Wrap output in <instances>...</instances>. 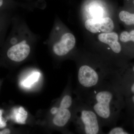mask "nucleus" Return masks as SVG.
Returning a JSON list of instances; mask_svg holds the SVG:
<instances>
[{"label": "nucleus", "mask_w": 134, "mask_h": 134, "mask_svg": "<svg viewBox=\"0 0 134 134\" xmlns=\"http://www.w3.org/2000/svg\"><path fill=\"white\" fill-rule=\"evenodd\" d=\"M131 101H132V103H133V104L134 105V94L133 96H132V98H131Z\"/></svg>", "instance_id": "obj_22"}, {"label": "nucleus", "mask_w": 134, "mask_h": 134, "mask_svg": "<svg viewBox=\"0 0 134 134\" xmlns=\"http://www.w3.org/2000/svg\"><path fill=\"white\" fill-rule=\"evenodd\" d=\"M75 112V121L80 133H104L103 126L96 113L90 106L79 99Z\"/></svg>", "instance_id": "obj_3"}, {"label": "nucleus", "mask_w": 134, "mask_h": 134, "mask_svg": "<svg viewBox=\"0 0 134 134\" xmlns=\"http://www.w3.org/2000/svg\"><path fill=\"white\" fill-rule=\"evenodd\" d=\"M114 29V24L112 19L109 17L102 18V28L101 32L108 33L112 31Z\"/></svg>", "instance_id": "obj_10"}, {"label": "nucleus", "mask_w": 134, "mask_h": 134, "mask_svg": "<svg viewBox=\"0 0 134 134\" xmlns=\"http://www.w3.org/2000/svg\"><path fill=\"white\" fill-rule=\"evenodd\" d=\"M132 71L134 74V66L132 68ZM130 92L134 94V81L130 85Z\"/></svg>", "instance_id": "obj_19"}, {"label": "nucleus", "mask_w": 134, "mask_h": 134, "mask_svg": "<svg viewBox=\"0 0 134 134\" xmlns=\"http://www.w3.org/2000/svg\"><path fill=\"white\" fill-rule=\"evenodd\" d=\"M117 71L102 66H93L83 63L79 66L77 72V81L80 94L84 93L103 84L111 83Z\"/></svg>", "instance_id": "obj_2"}, {"label": "nucleus", "mask_w": 134, "mask_h": 134, "mask_svg": "<svg viewBox=\"0 0 134 134\" xmlns=\"http://www.w3.org/2000/svg\"><path fill=\"white\" fill-rule=\"evenodd\" d=\"M133 2H134V1H133Z\"/></svg>", "instance_id": "obj_23"}, {"label": "nucleus", "mask_w": 134, "mask_h": 134, "mask_svg": "<svg viewBox=\"0 0 134 134\" xmlns=\"http://www.w3.org/2000/svg\"><path fill=\"white\" fill-rule=\"evenodd\" d=\"M121 94L112 83H107L79 94V99L93 109L103 127H112L121 109Z\"/></svg>", "instance_id": "obj_1"}, {"label": "nucleus", "mask_w": 134, "mask_h": 134, "mask_svg": "<svg viewBox=\"0 0 134 134\" xmlns=\"http://www.w3.org/2000/svg\"><path fill=\"white\" fill-rule=\"evenodd\" d=\"M108 134H128L122 127H120L114 126L107 133Z\"/></svg>", "instance_id": "obj_16"}, {"label": "nucleus", "mask_w": 134, "mask_h": 134, "mask_svg": "<svg viewBox=\"0 0 134 134\" xmlns=\"http://www.w3.org/2000/svg\"><path fill=\"white\" fill-rule=\"evenodd\" d=\"M90 13L93 18H103V10L99 6H93L90 9Z\"/></svg>", "instance_id": "obj_15"}, {"label": "nucleus", "mask_w": 134, "mask_h": 134, "mask_svg": "<svg viewBox=\"0 0 134 134\" xmlns=\"http://www.w3.org/2000/svg\"><path fill=\"white\" fill-rule=\"evenodd\" d=\"M73 103L72 96L69 93H66L62 97L61 99L59 107L61 108H70L72 107Z\"/></svg>", "instance_id": "obj_12"}, {"label": "nucleus", "mask_w": 134, "mask_h": 134, "mask_svg": "<svg viewBox=\"0 0 134 134\" xmlns=\"http://www.w3.org/2000/svg\"><path fill=\"white\" fill-rule=\"evenodd\" d=\"M30 52V47L25 41H23L11 46L7 52V56L11 60L21 62L25 60Z\"/></svg>", "instance_id": "obj_5"}, {"label": "nucleus", "mask_w": 134, "mask_h": 134, "mask_svg": "<svg viewBox=\"0 0 134 134\" xmlns=\"http://www.w3.org/2000/svg\"><path fill=\"white\" fill-rule=\"evenodd\" d=\"M120 19L128 25H134V14H131L127 11L122 10L120 12Z\"/></svg>", "instance_id": "obj_11"}, {"label": "nucleus", "mask_w": 134, "mask_h": 134, "mask_svg": "<svg viewBox=\"0 0 134 134\" xmlns=\"http://www.w3.org/2000/svg\"><path fill=\"white\" fill-rule=\"evenodd\" d=\"M102 18H93L88 19L85 24V28L92 33H97L99 31H101L102 28Z\"/></svg>", "instance_id": "obj_8"}, {"label": "nucleus", "mask_w": 134, "mask_h": 134, "mask_svg": "<svg viewBox=\"0 0 134 134\" xmlns=\"http://www.w3.org/2000/svg\"><path fill=\"white\" fill-rule=\"evenodd\" d=\"M8 0H0V9L4 7L5 5H7Z\"/></svg>", "instance_id": "obj_18"}, {"label": "nucleus", "mask_w": 134, "mask_h": 134, "mask_svg": "<svg viewBox=\"0 0 134 134\" xmlns=\"http://www.w3.org/2000/svg\"><path fill=\"white\" fill-rule=\"evenodd\" d=\"M120 39L121 41L124 43L129 41L134 42V30L131 31L130 32H122L120 35Z\"/></svg>", "instance_id": "obj_14"}, {"label": "nucleus", "mask_w": 134, "mask_h": 134, "mask_svg": "<svg viewBox=\"0 0 134 134\" xmlns=\"http://www.w3.org/2000/svg\"><path fill=\"white\" fill-rule=\"evenodd\" d=\"M10 133V131L9 129H6L2 131H0V134H7Z\"/></svg>", "instance_id": "obj_21"}, {"label": "nucleus", "mask_w": 134, "mask_h": 134, "mask_svg": "<svg viewBox=\"0 0 134 134\" xmlns=\"http://www.w3.org/2000/svg\"><path fill=\"white\" fill-rule=\"evenodd\" d=\"M70 108H64L58 107L57 113L53 119V123L57 127H63L66 126L72 118V114Z\"/></svg>", "instance_id": "obj_7"}, {"label": "nucleus", "mask_w": 134, "mask_h": 134, "mask_svg": "<svg viewBox=\"0 0 134 134\" xmlns=\"http://www.w3.org/2000/svg\"><path fill=\"white\" fill-rule=\"evenodd\" d=\"M28 113L22 107L15 108L13 111V118L15 121L19 124H24L27 119Z\"/></svg>", "instance_id": "obj_9"}, {"label": "nucleus", "mask_w": 134, "mask_h": 134, "mask_svg": "<svg viewBox=\"0 0 134 134\" xmlns=\"http://www.w3.org/2000/svg\"><path fill=\"white\" fill-rule=\"evenodd\" d=\"M3 111L0 110V128L5 127L7 125L6 121L3 120L2 117Z\"/></svg>", "instance_id": "obj_17"}, {"label": "nucleus", "mask_w": 134, "mask_h": 134, "mask_svg": "<svg viewBox=\"0 0 134 134\" xmlns=\"http://www.w3.org/2000/svg\"><path fill=\"white\" fill-rule=\"evenodd\" d=\"M38 72H34L23 81L22 84L25 87L29 88L38 80L40 77Z\"/></svg>", "instance_id": "obj_13"}, {"label": "nucleus", "mask_w": 134, "mask_h": 134, "mask_svg": "<svg viewBox=\"0 0 134 134\" xmlns=\"http://www.w3.org/2000/svg\"><path fill=\"white\" fill-rule=\"evenodd\" d=\"M58 107H54L52 108L51 110V113L53 115H55L58 112Z\"/></svg>", "instance_id": "obj_20"}, {"label": "nucleus", "mask_w": 134, "mask_h": 134, "mask_svg": "<svg viewBox=\"0 0 134 134\" xmlns=\"http://www.w3.org/2000/svg\"><path fill=\"white\" fill-rule=\"evenodd\" d=\"M76 39L72 33L64 34L59 41L54 44L53 51L55 55L63 57L67 55L75 47Z\"/></svg>", "instance_id": "obj_4"}, {"label": "nucleus", "mask_w": 134, "mask_h": 134, "mask_svg": "<svg viewBox=\"0 0 134 134\" xmlns=\"http://www.w3.org/2000/svg\"><path fill=\"white\" fill-rule=\"evenodd\" d=\"M99 40L108 45L114 54H119L121 50L120 44L118 41L119 36L117 33L111 32L100 34L98 36Z\"/></svg>", "instance_id": "obj_6"}]
</instances>
